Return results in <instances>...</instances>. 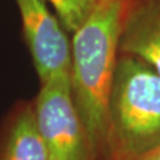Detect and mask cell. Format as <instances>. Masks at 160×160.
Listing matches in <instances>:
<instances>
[{"mask_svg": "<svg viewBox=\"0 0 160 160\" xmlns=\"http://www.w3.org/2000/svg\"><path fill=\"white\" fill-rule=\"evenodd\" d=\"M127 0H100L71 38L70 80L98 160L107 155V112Z\"/></svg>", "mask_w": 160, "mask_h": 160, "instance_id": "1", "label": "cell"}, {"mask_svg": "<svg viewBox=\"0 0 160 160\" xmlns=\"http://www.w3.org/2000/svg\"><path fill=\"white\" fill-rule=\"evenodd\" d=\"M160 147V75L119 53L107 112L106 160H138Z\"/></svg>", "mask_w": 160, "mask_h": 160, "instance_id": "2", "label": "cell"}, {"mask_svg": "<svg viewBox=\"0 0 160 160\" xmlns=\"http://www.w3.org/2000/svg\"><path fill=\"white\" fill-rule=\"evenodd\" d=\"M32 103L36 125L49 160H98L75 102L70 72L40 83Z\"/></svg>", "mask_w": 160, "mask_h": 160, "instance_id": "3", "label": "cell"}, {"mask_svg": "<svg viewBox=\"0 0 160 160\" xmlns=\"http://www.w3.org/2000/svg\"><path fill=\"white\" fill-rule=\"evenodd\" d=\"M29 48L40 83L70 72L71 39L49 8L46 0H16Z\"/></svg>", "mask_w": 160, "mask_h": 160, "instance_id": "4", "label": "cell"}, {"mask_svg": "<svg viewBox=\"0 0 160 160\" xmlns=\"http://www.w3.org/2000/svg\"><path fill=\"white\" fill-rule=\"evenodd\" d=\"M119 53L139 58L160 75V0H127Z\"/></svg>", "mask_w": 160, "mask_h": 160, "instance_id": "5", "label": "cell"}, {"mask_svg": "<svg viewBox=\"0 0 160 160\" xmlns=\"http://www.w3.org/2000/svg\"><path fill=\"white\" fill-rule=\"evenodd\" d=\"M0 160H49L32 101L18 102L0 126Z\"/></svg>", "mask_w": 160, "mask_h": 160, "instance_id": "6", "label": "cell"}, {"mask_svg": "<svg viewBox=\"0 0 160 160\" xmlns=\"http://www.w3.org/2000/svg\"><path fill=\"white\" fill-rule=\"evenodd\" d=\"M55 10L59 23L69 33H74L87 22L100 0H46Z\"/></svg>", "mask_w": 160, "mask_h": 160, "instance_id": "7", "label": "cell"}, {"mask_svg": "<svg viewBox=\"0 0 160 160\" xmlns=\"http://www.w3.org/2000/svg\"><path fill=\"white\" fill-rule=\"evenodd\" d=\"M138 160H160V147L154 149L153 152H151L148 154L143 155L142 158H140Z\"/></svg>", "mask_w": 160, "mask_h": 160, "instance_id": "8", "label": "cell"}]
</instances>
